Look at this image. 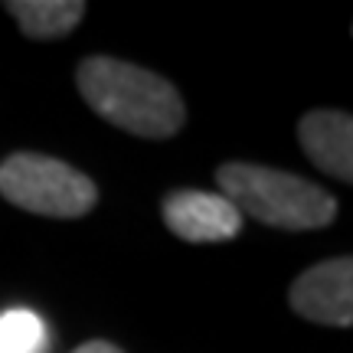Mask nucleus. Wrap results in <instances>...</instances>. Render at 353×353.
<instances>
[{
    "instance_id": "obj_6",
    "label": "nucleus",
    "mask_w": 353,
    "mask_h": 353,
    "mask_svg": "<svg viewBox=\"0 0 353 353\" xmlns=\"http://www.w3.org/2000/svg\"><path fill=\"white\" fill-rule=\"evenodd\" d=\"M298 141L307 161L324 174L341 176L343 183L353 180V121L347 112H307L298 125Z\"/></svg>"
},
{
    "instance_id": "obj_7",
    "label": "nucleus",
    "mask_w": 353,
    "mask_h": 353,
    "mask_svg": "<svg viewBox=\"0 0 353 353\" xmlns=\"http://www.w3.org/2000/svg\"><path fill=\"white\" fill-rule=\"evenodd\" d=\"M7 10L13 13V20L26 37L59 39L79 26L85 3L82 0H10Z\"/></svg>"
},
{
    "instance_id": "obj_1",
    "label": "nucleus",
    "mask_w": 353,
    "mask_h": 353,
    "mask_svg": "<svg viewBox=\"0 0 353 353\" xmlns=\"http://www.w3.org/2000/svg\"><path fill=\"white\" fill-rule=\"evenodd\" d=\"M76 85L108 125L138 138H170L187 121V105L174 82L134 63L88 56L76 69Z\"/></svg>"
},
{
    "instance_id": "obj_9",
    "label": "nucleus",
    "mask_w": 353,
    "mask_h": 353,
    "mask_svg": "<svg viewBox=\"0 0 353 353\" xmlns=\"http://www.w3.org/2000/svg\"><path fill=\"white\" fill-rule=\"evenodd\" d=\"M72 353H121V347H114V343H108V341H88V343H82V347H76Z\"/></svg>"
},
{
    "instance_id": "obj_5",
    "label": "nucleus",
    "mask_w": 353,
    "mask_h": 353,
    "mask_svg": "<svg viewBox=\"0 0 353 353\" xmlns=\"http://www.w3.org/2000/svg\"><path fill=\"white\" fill-rule=\"evenodd\" d=\"M161 213L167 229L183 242H226L242 232V213L223 193L174 190Z\"/></svg>"
},
{
    "instance_id": "obj_2",
    "label": "nucleus",
    "mask_w": 353,
    "mask_h": 353,
    "mask_svg": "<svg viewBox=\"0 0 353 353\" xmlns=\"http://www.w3.org/2000/svg\"><path fill=\"white\" fill-rule=\"evenodd\" d=\"M216 183L242 216H252L265 226L304 232L330 226L337 216V200L327 190L288 170L236 161L216 170Z\"/></svg>"
},
{
    "instance_id": "obj_8",
    "label": "nucleus",
    "mask_w": 353,
    "mask_h": 353,
    "mask_svg": "<svg viewBox=\"0 0 353 353\" xmlns=\"http://www.w3.org/2000/svg\"><path fill=\"white\" fill-rule=\"evenodd\" d=\"M50 330L37 311L10 307L0 314V353H46Z\"/></svg>"
},
{
    "instance_id": "obj_3",
    "label": "nucleus",
    "mask_w": 353,
    "mask_h": 353,
    "mask_svg": "<svg viewBox=\"0 0 353 353\" xmlns=\"http://www.w3.org/2000/svg\"><path fill=\"white\" fill-rule=\"evenodd\" d=\"M0 196L26 213L79 219L95 206L99 190L82 170L69 167L65 161L20 151L0 164Z\"/></svg>"
},
{
    "instance_id": "obj_4",
    "label": "nucleus",
    "mask_w": 353,
    "mask_h": 353,
    "mask_svg": "<svg viewBox=\"0 0 353 353\" xmlns=\"http://www.w3.org/2000/svg\"><path fill=\"white\" fill-rule=\"evenodd\" d=\"M288 304L301 317L330 327H350L353 324V262L327 259L311 265L307 272L294 278L288 288Z\"/></svg>"
}]
</instances>
